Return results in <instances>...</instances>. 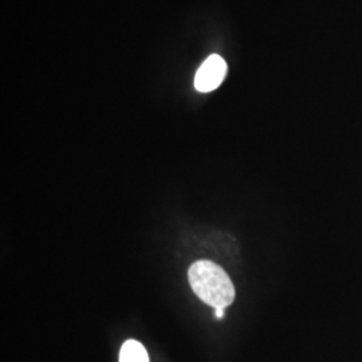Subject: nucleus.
<instances>
[{"mask_svg": "<svg viewBox=\"0 0 362 362\" xmlns=\"http://www.w3.org/2000/svg\"><path fill=\"white\" fill-rule=\"evenodd\" d=\"M119 362H149L146 349L139 341H127L119 351Z\"/></svg>", "mask_w": 362, "mask_h": 362, "instance_id": "nucleus-3", "label": "nucleus"}, {"mask_svg": "<svg viewBox=\"0 0 362 362\" xmlns=\"http://www.w3.org/2000/svg\"><path fill=\"white\" fill-rule=\"evenodd\" d=\"M224 317V309H216V318L221 320Z\"/></svg>", "mask_w": 362, "mask_h": 362, "instance_id": "nucleus-4", "label": "nucleus"}, {"mask_svg": "<svg viewBox=\"0 0 362 362\" xmlns=\"http://www.w3.org/2000/svg\"><path fill=\"white\" fill-rule=\"evenodd\" d=\"M226 74H227L226 61L218 54H214L208 57L204 64L197 70L194 77V88L196 90L202 93L215 90L221 85Z\"/></svg>", "mask_w": 362, "mask_h": 362, "instance_id": "nucleus-2", "label": "nucleus"}, {"mask_svg": "<svg viewBox=\"0 0 362 362\" xmlns=\"http://www.w3.org/2000/svg\"><path fill=\"white\" fill-rule=\"evenodd\" d=\"M194 294L215 309H226L235 299L233 281L220 266L211 260H197L188 270Z\"/></svg>", "mask_w": 362, "mask_h": 362, "instance_id": "nucleus-1", "label": "nucleus"}]
</instances>
